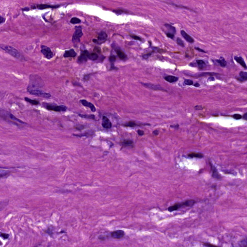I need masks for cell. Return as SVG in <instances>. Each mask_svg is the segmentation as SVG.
<instances>
[{
	"mask_svg": "<svg viewBox=\"0 0 247 247\" xmlns=\"http://www.w3.org/2000/svg\"><path fill=\"white\" fill-rule=\"evenodd\" d=\"M44 85V83L42 78L37 75L32 74L30 77V84L28 89L40 88Z\"/></svg>",
	"mask_w": 247,
	"mask_h": 247,
	"instance_id": "1",
	"label": "cell"
},
{
	"mask_svg": "<svg viewBox=\"0 0 247 247\" xmlns=\"http://www.w3.org/2000/svg\"><path fill=\"white\" fill-rule=\"evenodd\" d=\"M0 46H1V48L2 49L5 51L9 54L14 56V58L21 60H25L24 56L14 47L4 44H1Z\"/></svg>",
	"mask_w": 247,
	"mask_h": 247,
	"instance_id": "2",
	"label": "cell"
},
{
	"mask_svg": "<svg viewBox=\"0 0 247 247\" xmlns=\"http://www.w3.org/2000/svg\"><path fill=\"white\" fill-rule=\"evenodd\" d=\"M75 31L74 32L73 36L72 41L74 44H77L80 42V38L83 35L82 32V28L81 26L75 27Z\"/></svg>",
	"mask_w": 247,
	"mask_h": 247,
	"instance_id": "3",
	"label": "cell"
},
{
	"mask_svg": "<svg viewBox=\"0 0 247 247\" xmlns=\"http://www.w3.org/2000/svg\"><path fill=\"white\" fill-rule=\"evenodd\" d=\"M28 91L31 94L38 97H40L45 99H49L51 97V95L48 93H46L42 90L37 89H28Z\"/></svg>",
	"mask_w": 247,
	"mask_h": 247,
	"instance_id": "4",
	"label": "cell"
},
{
	"mask_svg": "<svg viewBox=\"0 0 247 247\" xmlns=\"http://www.w3.org/2000/svg\"><path fill=\"white\" fill-rule=\"evenodd\" d=\"M45 107L47 110L56 112H65L67 109V107L64 105H56L51 104H46Z\"/></svg>",
	"mask_w": 247,
	"mask_h": 247,
	"instance_id": "5",
	"label": "cell"
},
{
	"mask_svg": "<svg viewBox=\"0 0 247 247\" xmlns=\"http://www.w3.org/2000/svg\"><path fill=\"white\" fill-rule=\"evenodd\" d=\"M41 52L47 59H50L52 58L54 56L53 53L50 48L45 45L41 46Z\"/></svg>",
	"mask_w": 247,
	"mask_h": 247,
	"instance_id": "6",
	"label": "cell"
},
{
	"mask_svg": "<svg viewBox=\"0 0 247 247\" xmlns=\"http://www.w3.org/2000/svg\"><path fill=\"white\" fill-rule=\"evenodd\" d=\"M107 35L105 32H101L99 34L98 39H93V42L97 44H101L107 40Z\"/></svg>",
	"mask_w": 247,
	"mask_h": 247,
	"instance_id": "7",
	"label": "cell"
},
{
	"mask_svg": "<svg viewBox=\"0 0 247 247\" xmlns=\"http://www.w3.org/2000/svg\"><path fill=\"white\" fill-rule=\"evenodd\" d=\"M125 235V232L123 230H118L112 232L111 233V236L115 239H122Z\"/></svg>",
	"mask_w": 247,
	"mask_h": 247,
	"instance_id": "8",
	"label": "cell"
},
{
	"mask_svg": "<svg viewBox=\"0 0 247 247\" xmlns=\"http://www.w3.org/2000/svg\"><path fill=\"white\" fill-rule=\"evenodd\" d=\"M60 7V5H49L48 4H38L37 5H34L32 6V8L33 9L37 8L40 10H43L44 9L47 8H57Z\"/></svg>",
	"mask_w": 247,
	"mask_h": 247,
	"instance_id": "9",
	"label": "cell"
},
{
	"mask_svg": "<svg viewBox=\"0 0 247 247\" xmlns=\"http://www.w3.org/2000/svg\"><path fill=\"white\" fill-rule=\"evenodd\" d=\"M88 54L89 53L87 50H84L82 51L81 54L78 57L77 62L80 63H83L87 62L88 60Z\"/></svg>",
	"mask_w": 247,
	"mask_h": 247,
	"instance_id": "10",
	"label": "cell"
},
{
	"mask_svg": "<svg viewBox=\"0 0 247 247\" xmlns=\"http://www.w3.org/2000/svg\"><path fill=\"white\" fill-rule=\"evenodd\" d=\"M102 126L104 128L109 129L112 127V124L110 120L105 116H103L102 119Z\"/></svg>",
	"mask_w": 247,
	"mask_h": 247,
	"instance_id": "11",
	"label": "cell"
},
{
	"mask_svg": "<svg viewBox=\"0 0 247 247\" xmlns=\"http://www.w3.org/2000/svg\"><path fill=\"white\" fill-rule=\"evenodd\" d=\"M141 84L143 85L144 87L149 88L150 89L155 90H164V89L161 87L159 85H155L154 84H148V83H141Z\"/></svg>",
	"mask_w": 247,
	"mask_h": 247,
	"instance_id": "12",
	"label": "cell"
},
{
	"mask_svg": "<svg viewBox=\"0 0 247 247\" xmlns=\"http://www.w3.org/2000/svg\"><path fill=\"white\" fill-rule=\"evenodd\" d=\"M80 102H81V103H82V104L83 106H84L85 107H87L89 108L92 112H96V109L95 107V106L93 105L92 103H91V102H89L87 100H80Z\"/></svg>",
	"mask_w": 247,
	"mask_h": 247,
	"instance_id": "13",
	"label": "cell"
},
{
	"mask_svg": "<svg viewBox=\"0 0 247 247\" xmlns=\"http://www.w3.org/2000/svg\"><path fill=\"white\" fill-rule=\"evenodd\" d=\"M76 53L75 52V51L72 49L71 50H67V51H66L64 54V58H69V57H71V58H74V57H75L76 56Z\"/></svg>",
	"mask_w": 247,
	"mask_h": 247,
	"instance_id": "14",
	"label": "cell"
},
{
	"mask_svg": "<svg viewBox=\"0 0 247 247\" xmlns=\"http://www.w3.org/2000/svg\"><path fill=\"white\" fill-rule=\"evenodd\" d=\"M180 33H181L182 35L186 41L190 43H193L194 42V40L193 38L191 36H190L188 34H187L185 31H182Z\"/></svg>",
	"mask_w": 247,
	"mask_h": 247,
	"instance_id": "15",
	"label": "cell"
},
{
	"mask_svg": "<svg viewBox=\"0 0 247 247\" xmlns=\"http://www.w3.org/2000/svg\"><path fill=\"white\" fill-rule=\"evenodd\" d=\"M234 59H235V60L237 63H239V64H240L243 68H246V69L247 68L246 64L244 60L243 59V58H242V57H241V56H235Z\"/></svg>",
	"mask_w": 247,
	"mask_h": 247,
	"instance_id": "16",
	"label": "cell"
},
{
	"mask_svg": "<svg viewBox=\"0 0 247 247\" xmlns=\"http://www.w3.org/2000/svg\"><path fill=\"white\" fill-rule=\"evenodd\" d=\"M211 167H212V177L215 178V179H220V178H221V175L219 174V173L218 172V170H217V169L215 167H214L213 165H212L211 164Z\"/></svg>",
	"mask_w": 247,
	"mask_h": 247,
	"instance_id": "17",
	"label": "cell"
},
{
	"mask_svg": "<svg viewBox=\"0 0 247 247\" xmlns=\"http://www.w3.org/2000/svg\"><path fill=\"white\" fill-rule=\"evenodd\" d=\"M188 156L191 158H202L204 157V155L199 153H195V152H191L188 155Z\"/></svg>",
	"mask_w": 247,
	"mask_h": 247,
	"instance_id": "18",
	"label": "cell"
},
{
	"mask_svg": "<svg viewBox=\"0 0 247 247\" xmlns=\"http://www.w3.org/2000/svg\"><path fill=\"white\" fill-rule=\"evenodd\" d=\"M165 79L167 82L170 83H174V82L177 81L179 78L176 76H174L168 75L165 77Z\"/></svg>",
	"mask_w": 247,
	"mask_h": 247,
	"instance_id": "19",
	"label": "cell"
},
{
	"mask_svg": "<svg viewBox=\"0 0 247 247\" xmlns=\"http://www.w3.org/2000/svg\"><path fill=\"white\" fill-rule=\"evenodd\" d=\"M116 52L117 56L120 58V59L123 60H125L127 58V56L126 54L122 50L120 49H117L116 50Z\"/></svg>",
	"mask_w": 247,
	"mask_h": 247,
	"instance_id": "20",
	"label": "cell"
},
{
	"mask_svg": "<svg viewBox=\"0 0 247 247\" xmlns=\"http://www.w3.org/2000/svg\"><path fill=\"white\" fill-rule=\"evenodd\" d=\"M165 26L167 28V30L168 31V32H169V33H172L173 34H174V33H176L175 28V27H174L172 25H171L168 24H166L165 25Z\"/></svg>",
	"mask_w": 247,
	"mask_h": 247,
	"instance_id": "21",
	"label": "cell"
},
{
	"mask_svg": "<svg viewBox=\"0 0 247 247\" xmlns=\"http://www.w3.org/2000/svg\"><path fill=\"white\" fill-rule=\"evenodd\" d=\"M180 205H179V203H177V204H174V205H173L172 206L169 207L168 208V211L169 212H172V211H177V210H178V209L179 208H180Z\"/></svg>",
	"mask_w": 247,
	"mask_h": 247,
	"instance_id": "22",
	"label": "cell"
},
{
	"mask_svg": "<svg viewBox=\"0 0 247 247\" xmlns=\"http://www.w3.org/2000/svg\"><path fill=\"white\" fill-rule=\"evenodd\" d=\"M98 55L96 53H91L88 54V59L90 60H97L98 58Z\"/></svg>",
	"mask_w": 247,
	"mask_h": 247,
	"instance_id": "23",
	"label": "cell"
},
{
	"mask_svg": "<svg viewBox=\"0 0 247 247\" xmlns=\"http://www.w3.org/2000/svg\"><path fill=\"white\" fill-rule=\"evenodd\" d=\"M216 61H217V62H218L220 65L221 67H224L227 65V63L225 59L223 58V57H221V58L219 60H216Z\"/></svg>",
	"mask_w": 247,
	"mask_h": 247,
	"instance_id": "24",
	"label": "cell"
},
{
	"mask_svg": "<svg viewBox=\"0 0 247 247\" xmlns=\"http://www.w3.org/2000/svg\"><path fill=\"white\" fill-rule=\"evenodd\" d=\"M25 100L27 102L32 104V105H37L39 104V102L38 101H37L36 100H32L31 99H29L27 97L25 98Z\"/></svg>",
	"mask_w": 247,
	"mask_h": 247,
	"instance_id": "25",
	"label": "cell"
},
{
	"mask_svg": "<svg viewBox=\"0 0 247 247\" xmlns=\"http://www.w3.org/2000/svg\"><path fill=\"white\" fill-rule=\"evenodd\" d=\"M196 62L197 65L198 66V67L200 69H203L205 67H206V63L203 60H198L196 61Z\"/></svg>",
	"mask_w": 247,
	"mask_h": 247,
	"instance_id": "26",
	"label": "cell"
},
{
	"mask_svg": "<svg viewBox=\"0 0 247 247\" xmlns=\"http://www.w3.org/2000/svg\"><path fill=\"white\" fill-rule=\"evenodd\" d=\"M79 116L82 118L89 119L91 120H94L95 119V116L93 115H82V114H79Z\"/></svg>",
	"mask_w": 247,
	"mask_h": 247,
	"instance_id": "27",
	"label": "cell"
},
{
	"mask_svg": "<svg viewBox=\"0 0 247 247\" xmlns=\"http://www.w3.org/2000/svg\"><path fill=\"white\" fill-rule=\"evenodd\" d=\"M8 116H9V118H10L11 119H12V120H13V121H15L17 122H18V123H21V124H26L25 123H24V122H23L22 121L20 120V119H18V118H17L16 117L13 115H12V114L11 113H9Z\"/></svg>",
	"mask_w": 247,
	"mask_h": 247,
	"instance_id": "28",
	"label": "cell"
},
{
	"mask_svg": "<svg viewBox=\"0 0 247 247\" xmlns=\"http://www.w3.org/2000/svg\"><path fill=\"white\" fill-rule=\"evenodd\" d=\"M239 75L240 76V78L239 80L240 81H244L247 80V72H241L239 73Z\"/></svg>",
	"mask_w": 247,
	"mask_h": 247,
	"instance_id": "29",
	"label": "cell"
},
{
	"mask_svg": "<svg viewBox=\"0 0 247 247\" xmlns=\"http://www.w3.org/2000/svg\"><path fill=\"white\" fill-rule=\"evenodd\" d=\"M184 206L186 207H192L195 203V201L194 200H188L183 202Z\"/></svg>",
	"mask_w": 247,
	"mask_h": 247,
	"instance_id": "30",
	"label": "cell"
},
{
	"mask_svg": "<svg viewBox=\"0 0 247 247\" xmlns=\"http://www.w3.org/2000/svg\"><path fill=\"white\" fill-rule=\"evenodd\" d=\"M240 247H247V238L242 239L239 243Z\"/></svg>",
	"mask_w": 247,
	"mask_h": 247,
	"instance_id": "31",
	"label": "cell"
},
{
	"mask_svg": "<svg viewBox=\"0 0 247 247\" xmlns=\"http://www.w3.org/2000/svg\"><path fill=\"white\" fill-rule=\"evenodd\" d=\"M71 23L72 24H78V23H79L81 22V20H80L79 18H77V17H72L71 20L70 21Z\"/></svg>",
	"mask_w": 247,
	"mask_h": 247,
	"instance_id": "32",
	"label": "cell"
},
{
	"mask_svg": "<svg viewBox=\"0 0 247 247\" xmlns=\"http://www.w3.org/2000/svg\"><path fill=\"white\" fill-rule=\"evenodd\" d=\"M125 126L128 127H135L136 126H138V124L134 121H129L127 124L125 125Z\"/></svg>",
	"mask_w": 247,
	"mask_h": 247,
	"instance_id": "33",
	"label": "cell"
},
{
	"mask_svg": "<svg viewBox=\"0 0 247 247\" xmlns=\"http://www.w3.org/2000/svg\"><path fill=\"white\" fill-rule=\"evenodd\" d=\"M133 143V142L130 140H125L123 142V144L126 146H130Z\"/></svg>",
	"mask_w": 247,
	"mask_h": 247,
	"instance_id": "34",
	"label": "cell"
},
{
	"mask_svg": "<svg viewBox=\"0 0 247 247\" xmlns=\"http://www.w3.org/2000/svg\"><path fill=\"white\" fill-rule=\"evenodd\" d=\"M177 44L180 46H182V47L184 46V44L183 41L180 39V38H178L177 39Z\"/></svg>",
	"mask_w": 247,
	"mask_h": 247,
	"instance_id": "35",
	"label": "cell"
},
{
	"mask_svg": "<svg viewBox=\"0 0 247 247\" xmlns=\"http://www.w3.org/2000/svg\"><path fill=\"white\" fill-rule=\"evenodd\" d=\"M130 36L132 38L134 39V40H137V41H141V38H140L139 37L136 35H134V34H130Z\"/></svg>",
	"mask_w": 247,
	"mask_h": 247,
	"instance_id": "36",
	"label": "cell"
},
{
	"mask_svg": "<svg viewBox=\"0 0 247 247\" xmlns=\"http://www.w3.org/2000/svg\"><path fill=\"white\" fill-rule=\"evenodd\" d=\"M203 245L206 246L207 247H219V246H218L211 244L210 243H204Z\"/></svg>",
	"mask_w": 247,
	"mask_h": 247,
	"instance_id": "37",
	"label": "cell"
},
{
	"mask_svg": "<svg viewBox=\"0 0 247 247\" xmlns=\"http://www.w3.org/2000/svg\"><path fill=\"white\" fill-rule=\"evenodd\" d=\"M184 84L187 85H191L193 84V82L191 80L186 79L184 81Z\"/></svg>",
	"mask_w": 247,
	"mask_h": 247,
	"instance_id": "38",
	"label": "cell"
},
{
	"mask_svg": "<svg viewBox=\"0 0 247 247\" xmlns=\"http://www.w3.org/2000/svg\"><path fill=\"white\" fill-rule=\"evenodd\" d=\"M109 60L110 61V62L112 63V64H113L115 63V62L116 61V58L115 56H112L110 57L109 58Z\"/></svg>",
	"mask_w": 247,
	"mask_h": 247,
	"instance_id": "39",
	"label": "cell"
},
{
	"mask_svg": "<svg viewBox=\"0 0 247 247\" xmlns=\"http://www.w3.org/2000/svg\"><path fill=\"white\" fill-rule=\"evenodd\" d=\"M1 237H2L4 239H8V237L9 236V234H6V233H1Z\"/></svg>",
	"mask_w": 247,
	"mask_h": 247,
	"instance_id": "40",
	"label": "cell"
},
{
	"mask_svg": "<svg viewBox=\"0 0 247 247\" xmlns=\"http://www.w3.org/2000/svg\"><path fill=\"white\" fill-rule=\"evenodd\" d=\"M233 116L234 118L236 120L240 119L242 118V116L240 115H239V114H235V115H234Z\"/></svg>",
	"mask_w": 247,
	"mask_h": 247,
	"instance_id": "41",
	"label": "cell"
},
{
	"mask_svg": "<svg viewBox=\"0 0 247 247\" xmlns=\"http://www.w3.org/2000/svg\"><path fill=\"white\" fill-rule=\"evenodd\" d=\"M151 53H148V54H146L144 55H143V56H143V58L144 59H148V58H149V57L151 55Z\"/></svg>",
	"mask_w": 247,
	"mask_h": 247,
	"instance_id": "42",
	"label": "cell"
},
{
	"mask_svg": "<svg viewBox=\"0 0 247 247\" xmlns=\"http://www.w3.org/2000/svg\"><path fill=\"white\" fill-rule=\"evenodd\" d=\"M138 133L139 136H142L144 134V132L143 130H138Z\"/></svg>",
	"mask_w": 247,
	"mask_h": 247,
	"instance_id": "43",
	"label": "cell"
},
{
	"mask_svg": "<svg viewBox=\"0 0 247 247\" xmlns=\"http://www.w3.org/2000/svg\"><path fill=\"white\" fill-rule=\"evenodd\" d=\"M167 36L168 37V38H170L171 39H173V38L174 37V34H172V33H168L167 34Z\"/></svg>",
	"mask_w": 247,
	"mask_h": 247,
	"instance_id": "44",
	"label": "cell"
},
{
	"mask_svg": "<svg viewBox=\"0 0 247 247\" xmlns=\"http://www.w3.org/2000/svg\"><path fill=\"white\" fill-rule=\"evenodd\" d=\"M4 21H5V18H4L2 16H0V23H1V24L3 23Z\"/></svg>",
	"mask_w": 247,
	"mask_h": 247,
	"instance_id": "45",
	"label": "cell"
},
{
	"mask_svg": "<svg viewBox=\"0 0 247 247\" xmlns=\"http://www.w3.org/2000/svg\"><path fill=\"white\" fill-rule=\"evenodd\" d=\"M195 109L196 110H200L203 109V107L201 106H196L195 107Z\"/></svg>",
	"mask_w": 247,
	"mask_h": 247,
	"instance_id": "46",
	"label": "cell"
},
{
	"mask_svg": "<svg viewBox=\"0 0 247 247\" xmlns=\"http://www.w3.org/2000/svg\"><path fill=\"white\" fill-rule=\"evenodd\" d=\"M114 12L116 13V14H121L123 13V11L122 10H115L113 11Z\"/></svg>",
	"mask_w": 247,
	"mask_h": 247,
	"instance_id": "47",
	"label": "cell"
},
{
	"mask_svg": "<svg viewBox=\"0 0 247 247\" xmlns=\"http://www.w3.org/2000/svg\"><path fill=\"white\" fill-rule=\"evenodd\" d=\"M195 49H196L197 50H198V51H199V52H203V53H206V52H205L204 50H203V49H200V48H198V47H196V48H195Z\"/></svg>",
	"mask_w": 247,
	"mask_h": 247,
	"instance_id": "48",
	"label": "cell"
},
{
	"mask_svg": "<svg viewBox=\"0 0 247 247\" xmlns=\"http://www.w3.org/2000/svg\"><path fill=\"white\" fill-rule=\"evenodd\" d=\"M158 133H159V132H158V131L157 130H155V131H153V134H154V135H157L158 134Z\"/></svg>",
	"mask_w": 247,
	"mask_h": 247,
	"instance_id": "49",
	"label": "cell"
},
{
	"mask_svg": "<svg viewBox=\"0 0 247 247\" xmlns=\"http://www.w3.org/2000/svg\"><path fill=\"white\" fill-rule=\"evenodd\" d=\"M214 80H215V79H214V77H209V78H208V79H207V80H208V81H214Z\"/></svg>",
	"mask_w": 247,
	"mask_h": 247,
	"instance_id": "50",
	"label": "cell"
},
{
	"mask_svg": "<svg viewBox=\"0 0 247 247\" xmlns=\"http://www.w3.org/2000/svg\"><path fill=\"white\" fill-rule=\"evenodd\" d=\"M243 118L246 120H247V112L245 114H244V115L243 116Z\"/></svg>",
	"mask_w": 247,
	"mask_h": 247,
	"instance_id": "51",
	"label": "cell"
},
{
	"mask_svg": "<svg viewBox=\"0 0 247 247\" xmlns=\"http://www.w3.org/2000/svg\"><path fill=\"white\" fill-rule=\"evenodd\" d=\"M22 10H23V11H28V10H29V8H28V7H26L25 8L22 9Z\"/></svg>",
	"mask_w": 247,
	"mask_h": 247,
	"instance_id": "52",
	"label": "cell"
},
{
	"mask_svg": "<svg viewBox=\"0 0 247 247\" xmlns=\"http://www.w3.org/2000/svg\"><path fill=\"white\" fill-rule=\"evenodd\" d=\"M194 86L195 87H199V86H200V84H199L198 83H195V84H194Z\"/></svg>",
	"mask_w": 247,
	"mask_h": 247,
	"instance_id": "53",
	"label": "cell"
}]
</instances>
